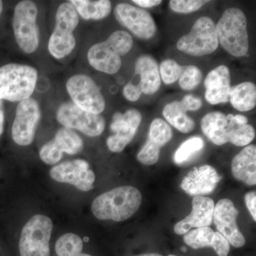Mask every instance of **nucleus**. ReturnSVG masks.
<instances>
[{
	"label": "nucleus",
	"mask_w": 256,
	"mask_h": 256,
	"mask_svg": "<svg viewBox=\"0 0 256 256\" xmlns=\"http://www.w3.org/2000/svg\"><path fill=\"white\" fill-rule=\"evenodd\" d=\"M202 77V72L198 67L192 65L183 66L178 80V85L183 90H194L201 84Z\"/></svg>",
	"instance_id": "nucleus-30"
},
{
	"label": "nucleus",
	"mask_w": 256,
	"mask_h": 256,
	"mask_svg": "<svg viewBox=\"0 0 256 256\" xmlns=\"http://www.w3.org/2000/svg\"><path fill=\"white\" fill-rule=\"evenodd\" d=\"M82 239L75 234H64L56 242L55 252L57 256H77L82 254Z\"/></svg>",
	"instance_id": "nucleus-28"
},
{
	"label": "nucleus",
	"mask_w": 256,
	"mask_h": 256,
	"mask_svg": "<svg viewBox=\"0 0 256 256\" xmlns=\"http://www.w3.org/2000/svg\"><path fill=\"white\" fill-rule=\"evenodd\" d=\"M174 256V255H170V256Z\"/></svg>",
	"instance_id": "nucleus-42"
},
{
	"label": "nucleus",
	"mask_w": 256,
	"mask_h": 256,
	"mask_svg": "<svg viewBox=\"0 0 256 256\" xmlns=\"http://www.w3.org/2000/svg\"><path fill=\"white\" fill-rule=\"evenodd\" d=\"M184 242L193 249L210 247L218 256H228L230 244L220 232H214L210 227L191 230L184 236Z\"/></svg>",
	"instance_id": "nucleus-22"
},
{
	"label": "nucleus",
	"mask_w": 256,
	"mask_h": 256,
	"mask_svg": "<svg viewBox=\"0 0 256 256\" xmlns=\"http://www.w3.org/2000/svg\"><path fill=\"white\" fill-rule=\"evenodd\" d=\"M38 72L31 66L9 64L0 67V100L21 102L36 88Z\"/></svg>",
	"instance_id": "nucleus-5"
},
{
	"label": "nucleus",
	"mask_w": 256,
	"mask_h": 256,
	"mask_svg": "<svg viewBox=\"0 0 256 256\" xmlns=\"http://www.w3.org/2000/svg\"><path fill=\"white\" fill-rule=\"evenodd\" d=\"M4 110L2 100H0V136L4 131Z\"/></svg>",
	"instance_id": "nucleus-37"
},
{
	"label": "nucleus",
	"mask_w": 256,
	"mask_h": 256,
	"mask_svg": "<svg viewBox=\"0 0 256 256\" xmlns=\"http://www.w3.org/2000/svg\"><path fill=\"white\" fill-rule=\"evenodd\" d=\"M214 206V200L210 197H194L191 213L186 218L175 224V234L184 235L193 228L210 227L213 222Z\"/></svg>",
	"instance_id": "nucleus-19"
},
{
	"label": "nucleus",
	"mask_w": 256,
	"mask_h": 256,
	"mask_svg": "<svg viewBox=\"0 0 256 256\" xmlns=\"http://www.w3.org/2000/svg\"><path fill=\"white\" fill-rule=\"evenodd\" d=\"M205 99L210 105L224 104L229 101L230 88V70L226 66L210 70L204 80Z\"/></svg>",
	"instance_id": "nucleus-21"
},
{
	"label": "nucleus",
	"mask_w": 256,
	"mask_h": 256,
	"mask_svg": "<svg viewBox=\"0 0 256 256\" xmlns=\"http://www.w3.org/2000/svg\"><path fill=\"white\" fill-rule=\"evenodd\" d=\"M172 136V128L166 121L154 119L150 126L148 140L138 152V161L146 165L156 164L159 161L160 149L171 140Z\"/></svg>",
	"instance_id": "nucleus-18"
},
{
	"label": "nucleus",
	"mask_w": 256,
	"mask_h": 256,
	"mask_svg": "<svg viewBox=\"0 0 256 256\" xmlns=\"http://www.w3.org/2000/svg\"><path fill=\"white\" fill-rule=\"evenodd\" d=\"M218 44L215 23L208 16H202L195 22L190 33L178 40L176 48L192 56H203L214 52Z\"/></svg>",
	"instance_id": "nucleus-8"
},
{
	"label": "nucleus",
	"mask_w": 256,
	"mask_h": 256,
	"mask_svg": "<svg viewBox=\"0 0 256 256\" xmlns=\"http://www.w3.org/2000/svg\"><path fill=\"white\" fill-rule=\"evenodd\" d=\"M38 9L30 0L20 2L15 6L13 16V30L18 47L26 54H32L40 44L36 24Z\"/></svg>",
	"instance_id": "nucleus-9"
},
{
	"label": "nucleus",
	"mask_w": 256,
	"mask_h": 256,
	"mask_svg": "<svg viewBox=\"0 0 256 256\" xmlns=\"http://www.w3.org/2000/svg\"><path fill=\"white\" fill-rule=\"evenodd\" d=\"M77 13L84 20H101L110 14L112 4L108 0H72Z\"/></svg>",
	"instance_id": "nucleus-27"
},
{
	"label": "nucleus",
	"mask_w": 256,
	"mask_h": 256,
	"mask_svg": "<svg viewBox=\"0 0 256 256\" xmlns=\"http://www.w3.org/2000/svg\"><path fill=\"white\" fill-rule=\"evenodd\" d=\"M40 119L41 110L35 99L30 98L20 102L12 128V137L14 142L20 146L31 144Z\"/></svg>",
	"instance_id": "nucleus-12"
},
{
	"label": "nucleus",
	"mask_w": 256,
	"mask_h": 256,
	"mask_svg": "<svg viewBox=\"0 0 256 256\" xmlns=\"http://www.w3.org/2000/svg\"><path fill=\"white\" fill-rule=\"evenodd\" d=\"M246 204L254 222L256 220V192L252 191L248 192L245 196Z\"/></svg>",
	"instance_id": "nucleus-35"
},
{
	"label": "nucleus",
	"mask_w": 256,
	"mask_h": 256,
	"mask_svg": "<svg viewBox=\"0 0 256 256\" xmlns=\"http://www.w3.org/2000/svg\"><path fill=\"white\" fill-rule=\"evenodd\" d=\"M204 146L203 139L200 137L188 138L181 144L174 154L175 164H182L191 159L192 156L202 150Z\"/></svg>",
	"instance_id": "nucleus-29"
},
{
	"label": "nucleus",
	"mask_w": 256,
	"mask_h": 256,
	"mask_svg": "<svg viewBox=\"0 0 256 256\" xmlns=\"http://www.w3.org/2000/svg\"><path fill=\"white\" fill-rule=\"evenodd\" d=\"M210 1L203 0H171L169 3L170 9L174 12L190 14L201 9Z\"/></svg>",
	"instance_id": "nucleus-32"
},
{
	"label": "nucleus",
	"mask_w": 256,
	"mask_h": 256,
	"mask_svg": "<svg viewBox=\"0 0 256 256\" xmlns=\"http://www.w3.org/2000/svg\"><path fill=\"white\" fill-rule=\"evenodd\" d=\"M114 14L117 21L138 38L148 40L156 34V22L144 9L128 3H120L114 8Z\"/></svg>",
	"instance_id": "nucleus-13"
},
{
	"label": "nucleus",
	"mask_w": 256,
	"mask_h": 256,
	"mask_svg": "<svg viewBox=\"0 0 256 256\" xmlns=\"http://www.w3.org/2000/svg\"><path fill=\"white\" fill-rule=\"evenodd\" d=\"M142 200L137 188L119 186L96 197L92 203V214L98 220L122 222L138 212Z\"/></svg>",
	"instance_id": "nucleus-2"
},
{
	"label": "nucleus",
	"mask_w": 256,
	"mask_h": 256,
	"mask_svg": "<svg viewBox=\"0 0 256 256\" xmlns=\"http://www.w3.org/2000/svg\"><path fill=\"white\" fill-rule=\"evenodd\" d=\"M232 171L234 178L249 186L256 184V146H246L232 160Z\"/></svg>",
	"instance_id": "nucleus-24"
},
{
	"label": "nucleus",
	"mask_w": 256,
	"mask_h": 256,
	"mask_svg": "<svg viewBox=\"0 0 256 256\" xmlns=\"http://www.w3.org/2000/svg\"><path fill=\"white\" fill-rule=\"evenodd\" d=\"M79 22V15L70 2L62 3L57 9L55 28L48 41L50 55L62 60L73 52L76 46L74 31Z\"/></svg>",
	"instance_id": "nucleus-6"
},
{
	"label": "nucleus",
	"mask_w": 256,
	"mask_h": 256,
	"mask_svg": "<svg viewBox=\"0 0 256 256\" xmlns=\"http://www.w3.org/2000/svg\"><path fill=\"white\" fill-rule=\"evenodd\" d=\"M138 256H162L158 254H143V255Z\"/></svg>",
	"instance_id": "nucleus-38"
},
{
	"label": "nucleus",
	"mask_w": 256,
	"mask_h": 256,
	"mask_svg": "<svg viewBox=\"0 0 256 256\" xmlns=\"http://www.w3.org/2000/svg\"><path fill=\"white\" fill-rule=\"evenodd\" d=\"M84 142L82 138L68 128H60L54 138L42 146L40 158L47 164H55L62 160L63 153L68 154H78L82 151Z\"/></svg>",
	"instance_id": "nucleus-16"
},
{
	"label": "nucleus",
	"mask_w": 256,
	"mask_h": 256,
	"mask_svg": "<svg viewBox=\"0 0 256 256\" xmlns=\"http://www.w3.org/2000/svg\"><path fill=\"white\" fill-rule=\"evenodd\" d=\"M133 46L132 37L128 32L118 30L106 41L92 45L88 52V60L92 68L107 74H114L122 66L121 57Z\"/></svg>",
	"instance_id": "nucleus-3"
},
{
	"label": "nucleus",
	"mask_w": 256,
	"mask_h": 256,
	"mask_svg": "<svg viewBox=\"0 0 256 256\" xmlns=\"http://www.w3.org/2000/svg\"><path fill=\"white\" fill-rule=\"evenodd\" d=\"M3 10V3L2 2L0 1V16H1L2 12Z\"/></svg>",
	"instance_id": "nucleus-39"
},
{
	"label": "nucleus",
	"mask_w": 256,
	"mask_h": 256,
	"mask_svg": "<svg viewBox=\"0 0 256 256\" xmlns=\"http://www.w3.org/2000/svg\"><path fill=\"white\" fill-rule=\"evenodd\" d=\"M220 178L216 170L210 165L194 168L183 178L181 188L191 196L210 194L214 191Z\"/></svg>",
	"instance_id": "nucleus-20"
},
{
	"label": "nucleus",
	"mask_w": 256,
	"mask_h": 256,
	"mask_svg": "<svg viewBox=\"0 0 256 256\" xmlns=\"http://www.w3.org/2000/svg\"><path fill=\"white\" fill-rule=\"evenodd\" d=\"M50 176L57 182L69 184L82 192L92 190L96 180L88 162L84 160L60 163L50 170Z\"/></svg>",
	"instance_id": "nucleus-15"
},
{
	"label": "nucleus",
	"mask_w": 256,
	"mask_h": 256,
	"mask_svg": "<svg viewBox=\"0 0 256 256\" xmlns=\"http://www.w3.org/2000/svg\"><path fill=\"white\" fill-rule=\"evenodd\" d=\"M181 250L182 252H188V249H186V248L185 246H182L181 248Z\"/></svg>",
	"instance_id": "nucleus-40"
},
{
	"label": "nucleus",
	"mask_w": 256,
	"mask_h": 256,
	"mask_svg": "<svg viewBox=\"0 0 256 256\" xmlns=\"http://www.w3.org/2000/svg\"><path fill=\"white\" fill-rule=\"evenodd\" d=\"M57 121L64 128L77 130L89 137H96L104 132L106 121L100 114L87 112L73 102H65L58 108Z\"/></svg>",
	"instance_id": "nucleus-10"
},
{
	"label": "nucleus",
	"mask_w": 256,
	"mask_h": 256,
	"mask_svg": "<svg viewBox=\"0 0 256 256\" xmlns=\"http://www.w3.org/2000/svg\"><path fill=\"white\" fill-rule=\"evenodd\" d=\"M142 90L139 86L136 85L132 82H128L126 84L122 90V94L124 97L127 99L128 100L131 101V102H136L139 100L140 98L142 96Z\"/></svg>",
	"instance_id": "nucleus-33"
},
{
	"label": "nucleus",
	"mask_w": 256,
	"mask_h": 256,
	"mask_svg": "<svg viewBox=\"0 0 256 256\" xmlns=\"http://www.w3.org/2000/svg\"><path fill=\"white\" fill-rule=\"evenodd\" d=\"M132 2L142 8H151L158 6L162 3L161 0H133Z\"/></svg>",
	"instance_id": "nucleus-36"
},
{
	"label": "nucleus",
	"mask_w": 256,
	"mask_h": 256,
	"mask_svg": "<svg viewBox=\"0 0 256 256\" xmlns=\"http://www.w3.org/2000/svg\"><path fill=\"white\" fill-rule=\"evenodd\" d=\"M218 44L229 54L242 57L249 50L247 18L238 8H228L216 24Z\"/></svg>",
	"instance_id": "nucleus-4"
},
{
	"label": "nucleus",
	"mask_w": 256,
	"mask_h": 256,
	"mask_svg": "<svg viewBox=\"0 0 256 256\" xmlns=\"http://www.w3.org/2000/svg\"><path fill=\"white\" fill-rule=\"evenodd\" d=\"M52 230L53 223L50 217L33 216L22 230L18 244L20 256H50Z\"/></svg>",
	"instance_id": "nucleus-7"
},
{
	"label": "nucleus",
	"mask_w": 256,
	"mask_h": 256,
	"mask_svg": "<svg viewBox=\"0 0 256 256\" xmlns=\"http://www.w3.org/2000/svg\"><path fill=\"white\" fill-rule=\"evenodd\" d=\"M184 107L188 111H196L201 108L202 101L200 98H196L192 95L184 96L182 100L180 101Z\"/></svg>",
	"instance_id": "nucleus-34"
},
{
	"label": "nucleus",
	"mask_w": 256,
	"mask_h": 256,
	"mask_svg": "<svg viewBox=\"0 0 256 256\" xmlns=\"http://www.w3.org/2000/svg\"><path fill=\"white\" fill-rule=\"evenodd\" d=\"M186 112L180 101H174L165 106L162 114L166 120L178 131L188 133L194 129L195 122Z\"/></svg>",
	"instance_id": "nucleus-26"
},
{
	"label": "nucleus",
	"mask_w": 256,
	"mask_h": 256,
	"mask_svg": "<svg viewBox=\"0 0 256 256\" xmlns=\"http://www.w3.org/2000/svg\"><path fill=\"white\" fill-rule=\"evenodd\" d=\"M183 66L173 60H165L160 64V77L166 85L174 84L178 80Z\"/></svg>",
	"instance_id": "nucleus-31"
},
{
	"label": "nucleus",
	"mask_w": 256,
	"mask_h": 256,
	"mask_svg": "<svg viewBox=\"0 0 256 256\" xmlns=\"http://www.w3.org/2000/svg\"><path fill=\"white\" fill-rule=\"evenodd\" d=\"M66 90L74 104L82 110L94 114L105 110V99L90 77L84 74L73 76L66 82Z\"/></svg>",
	"instance_id": "nucleus-11"
},
{
	"label": "nucleus",
	"mask_w": 256,
	"mask_h": 256,
	"mask_svg": "<svg viewBox=\"0 0 256 256\" xmlns=\"http://www.w3.org/2000/svg\"><path fill=\"white\" fill-rule=\"evenodd\" d=\"M202 132L216 146L230 142L236 146H247L256 137L254 127L242 114H225L220 111L208 112L201 120Z\"/></svg>",
	"instance_id": "nucleus-1"
},
{
	"label": "nucleus",
	"mask_w": 256,
	"mask_h": 256,
	"mask_svg": "<svg viewBox=\"0 0 256 256\" xmlns=\"http://www.w3.org/2000/svg\"><path fill=\"white\" fill-rule=\"evenodd\" d=\"M229 100L240 112L252 110L256 105V87L252 82H242L230 88Z\"/></svg>",
	"instance_id": "nucleus-25"
},
{
	"label": "nucleus",
	"mask_w": 256,
	"mask_h": 256,
	"mask_svg": "<svg viewBox=\"0 0 256 256\" xmlns=\"http://www.w3.org/2000/svg\"><path fill=\"white\" fill-rule=\"evenodd\" d=\"M142 121V114L136 109L124 114L116 112L110 128L112 136L107 139V146L112 152H120L132 141Z\"/></svg>",
	"instance_id": "nucleus-14"
},
{
	"label": "nucleus",
	"mask_w": 256,
	"mask_h": 256,
	"mask_svg": "<svg viewBox=\"0 0 256 256\" xmlns=\"http://www.w3.org/2000/svg\"><path fill=\"white\" fill-rule=\"evenodd\" d=\"M238 210L228 198L218 201L214 206L213 220L217 230L234 247L240 248L246 244V239L237 224Z\"/></svg>",
	"instance_id": "nucleus-17"
},
{
	"label": "nucleus",
	"mask_w": 256,
	"mask_h": 256,
	"mask_svg": "<svg viewBox=\"0 0 256 256\" xmlns=\"http://www.w3.org/2000/svg\"><path fill=\"white\" fill-rule=\"evenodd\" d=\"M136 75L140 76L138 84L142 94L152 95L159 90L161 86L159 66L153 57L149 55L140 56L136 60Z\"/></svg>",
	"instance_id": "nucleus-23"
},
{
	"label": "nucleus",
	"mask_w": 256,
	"mask_h": 256,
	"mask_svg": "<svg viewBox=\"0 0 256 256\" xmlns=\"http://www.w3.org/2000/svg\"><path fill=\"white\" fill-rule=\"evenodd\" d=\"M77 256H92L89 255V254H82H82H80V255H78Z\"/></svg>",
	"instance_id": "nucleus-41"
}]
</instances>
